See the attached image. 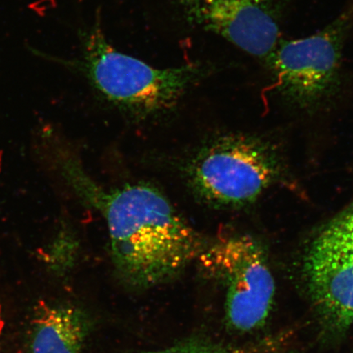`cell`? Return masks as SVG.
I'll return each mask as SVG.
<instances>
[{
	"mask_svg": "<svg viewBox=\"0 0 353 353\" xmlns=\"http://www.w3.org/2000/svg\"><path fill=\"white\" fill-rule=\"evenodd\" d=\"M88 327L81 309L39 302L30 316L19 353H81Z\"/></svg>",
	"mask_w": 353,
	"mask_h": 353,
	"instance_id": "ba28073f",
	"label": "cell"
},
{
	"mask_svg": "<svg viewBox=\"0 0 353 353\" xmlns=\"http://www.w3.org/2000/svg\"><path fill=\"white\" fill-rule=\"evenodd\" d=\"M206 353H268L261 350H257V348H236L231 347H223L218 345V344L214 343L213 345L210 348L209 351Z\"/></svg>",
	"mask_w": 353,
	"mask_h": 353,
	"instance_id": "8fae6325",
	"label": "cell"
},
{
	"mask_svg": "<svg viewBox=\"0 0 353 353\" xmlns=\"http://www.w3.org/2000/svg\"><path fill=\"white\" fill-rule=\"evenodd\" d=\"M214 343L203 339L194 338L165 348V350L144 353H206Z\"/></svg>",
	"mask_w": 353,
	"mask_h": 353,
	"instance_id": "30bf717a",
	"label": "cell"
},
{
	"mask_svg": "<svg viewBox=\"0 0 353 353\" xmlns=\"http://www.w3.org/2000/svg\"><path fill=\"white\" fill-rule=\"evenodd\" d=\"M3 329H4V320L3 319L1 308H0V343H1V341H2Z\"/></svg>",
	"mask_w": 353,
	"mask_h": 353,
	"instance_id": "7c38bea8",
	"label": "cell"
},
{
	"mask_svg": "<svg viewBox=\"0 0 353 353\" xmlns=\"http://www.w3.org/2000/svg\"><path fill=\"white\" fill-rule=\"evenodd\" d=\"M192 24L266 61L281 41L278 0H174Z\"/></svg>",
	"mask_w": 353,
	"mask_h": 353,
	"instance_id": "52a82bcc",
	"label": "cell"
},
{
	"mask_svg": "<svg viewBox=\"0 0 353 353\" xmlns=\"http://www.w3.org/2000/svg\"><path fill=\"white\" fill-rule=\"evenodd\" d=\"M83 56L79 68L105 99L140 114L161 112L190 85L208 72L201 65L157 69L110 46L99 24L83 34Z\"/></svg>",
	"mask_w": 353,
	"mask_h": 353,
	"instance_id": "7a4b0ae2",
	"label": "cell"
},
{
	"mask_svg": "<svg viewBox=\"0 0 353 353\" xmlns=\"http://www.w3.org/2000/svg\"><path fill=\"white\" fill-rule=\"evenodd\" d=\"M43 254V262L48 268L56 273H63L72 267L76 248L72 236L61 232Z\"/></svg>",
	"mask_w": 353,
	"mask_h": 353,
	"instance_id": "9c48e42d",
	"label": "cell"
},
{
	"mask_svg": "<svg viewBox=\"0 0 353 353\" xmlns=\"http://www.w3.org/2000/svg\"><path fill=\"white\" fill-rule=\"evenodd\" d=\"M309 292L328 327L353 324V205L322 228L304 259Z\"/></svg>",
	"mask_w": 353,
	"mask_h": 353,
	"instance_id": "8992f818",
	"label": "cell"
},
{
	"mask_svg": "<svg viewBox=\"0 0 353 353\" xmlns=\"http://www.w3.org/2000/svg\"><path fill=\"white\" fill-rule=\"evenodd\" d=\"M63 170L103 214L114 267L131 285L170 280L204 250L197 233L157 188L132 184L104 192L72 163H65Z\"/></svg>",
	"mask_w": 353,
	"mask_h": 353,
	"instance_id": "6da1fadb",
	"label": "cell"
},
{
	"mask_svg": "<svg viewBox=\"0 0 353 353\" xmlns=\"http://www.w3.org/2000/svg\"><path fill=\"white\" fill-rule=\"evenodd\" d=\"M201 266L226 286V317L240 332L266 322L275 297V281L260 246L247 236L219 240L200 255Z\"/></svg>",
	"mask_w": 353,
	"mask_h": 353,
	"instance_id": "277c9868",
	"label": "cell"
},
{
	"mask_svg": "<svg viewBox=\"0 0 353 353\" xmlns=\"http://www.w3.org/2000/svg\"><path fill=\"white\" fill-rule=\"evenodd\" d=\"M275 176L261 148L242 139H224L199 152L188 167L189 182L212 204L241 205L254 201Z\"/></svg>",
	"mask_w": 353,
	"mask_h": 353,
	"instance_id": "5b68a950",
	"label": "cell"
},
{
	"mask_svg": "<svg viewBox=\"0 0 353 353\" xmlns=\"http://www.w3.org/2000/svg\"><path fill=\"white\" fill-rule=\"evenodd\" d=\"M353 22V4L314 34L280 41L265 63L281 94L309 104L330 94L341 83L344 44Z\"/></svg>",
	"mask_w": 353,
	"mask_h": 353,
	"instance_id": "3957f363",
	"label": "cell"
}]
</instances>
